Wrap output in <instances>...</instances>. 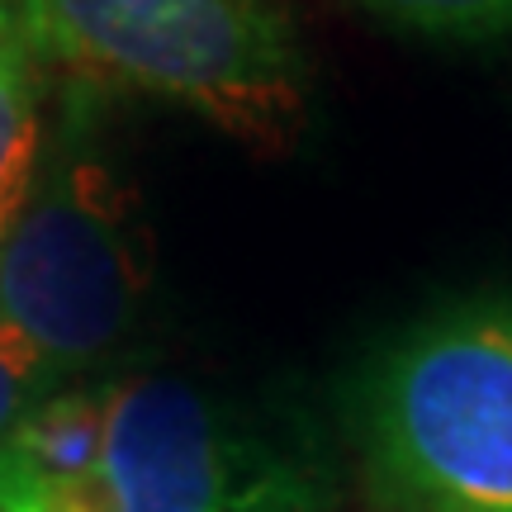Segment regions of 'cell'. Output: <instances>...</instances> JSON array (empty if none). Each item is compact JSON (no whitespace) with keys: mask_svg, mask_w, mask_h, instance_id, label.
Segmentation results:
<instances>
[{"mask_svg":"<svg viewBox=\"0 0 512 512\" xmlns=\"http://www.w3.org/2000/svg\"><path fill=\"white\" fill-rule=\"evenodd\" d=\"M290 460L181 380H114L29 408L0 441V512H309Z\"/></svg>","mask_w":512,"mask_h":512,"instance_id":"obj_1","label":"cell"},{"mask_svg":"<svg viewBox=\"0 0 512 512\" xmlns=\"http://www.w3.org/2000/svg\"><path fill=\"white\" fill-rule=\"evenodd\" d=\"M29 48L72 72L280 138L304 110L290 24L266 0H10Z\"/></svg>","mask_w":512,"mask_h":512,"instance_id":"obj_2","label":"cell"},{"mask_svg":"<svg viewBox=\"0 0 512 512\" xmlns=\"http://www.w3.org/2000/svg\"><path fill=\"white\" fill-rule=\"evenodd\" d=\"M380 489L403 512H512V299L413 332L366 403Z\"/></svg>","mask_w":512,"mask_h":512,"instance_id":"obj_3","label":"cell"},{"mask_svg":"<svg viewBox=\"0 0 512 512\" xmlns=\"http://www.w3.org/2000/svg\"><path fill=\"white\" fill-rule=\"evenodd\" d=\"M133 299L138 266L110 181L86 162L57 171L0 242V332L43 375L86 366L124 332Z\"/></svg>","mask_w":512,"mask_h":512,"instance_id":"obj_4","label":"cell"},{"mask_svg":"<svg viewBox=\"0 0 512 512\" xmlns=\"http://www.w3.org/2000/svg\"><path fill=\"white\" fill-rule=\"evenodd\" d=\"M29 57H34V48L19 29L10 0H0V242L34 195L38 105Z\"/></svg>","mask_w":512,"mask_h":512,"instance_id":"obj_5","label":"cell"},{"mask_svg":"<svg viewBox=\"0 0 512 512\" xmlns=\"http://www.w3.org/2000/svg\"><path fill=\"white\" fill-rule=\"evenodd\" d=\"M366 10L437 38L512 34V0H361Z\"/></svg>","mask_w":512,"mask_h":512,"instance_id":"obj_6","label":"cell"},{"mask_svg":"<svg viewBox=\"0 0 512 512\" xmlns=\"http://www.w3.org/2000/svg\"><path fill=\"white\" fill-rule=\"evenodd\" d=\"M38 380H43V370L34 366V356L19 347L10 332H0V441L29 413V389Z\"/></svg>","mask_w":512,"mask_h":512,"instance_id":"obj_7","label":"cell"}]
</instances>
